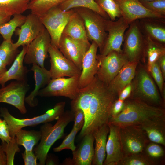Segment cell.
<instances>
[{
  "instance_id": "21",
  "label": "cell",
  "mask_w": 165,
  "mask_h": 165,
  "mask_svg": "<svg viewBox=\"0 0 165 165\" xmlns=\"http://www.w3.org/2000/svg\"><path fill=\"white\" fill-rule=\"evenodd\" d=\"M109 135L106 145V156L103 165H117L124 156L117 126L108 124Z\"/></svg>"
},
{
  "instance_id": "37",
  "label": "cell",
  "mask_w": 165,
  "mask_h": 165,
  "mask_svg": "<svg viewBox=\"0 0 165 165\" xmlns=\"http://www.w3.org/2000/svg\"><path fill=\"white\" fill-rule=\"evenodd\" d=\"M155 164L143 153L124 156L117 165H154Z\"/></svg>"
},
{
  "instance_id": "1",
  "label": "cell",
  "mask_w": 165,
  "mask_h": 165,
  "mask_svg": "<svg viewBox=\"0 0 165 165\" xmlns=\"http://www.w3.org/2000/svg\"><path fill=\"white\" fill-rule=\"evenodd\" d=\"M117 98V96L96 75L90 84L79 89L71 105V111L80 109L84 114V123L79 134L80 138L108 124L112 105Z\"/></svg>"
},
{
  "instance_id": "51",
  "label": "cell",
  "mask_w": 165,
  "mask_h": 165,
  "mask_svg": "<svg viewBox=\"0 0 165 165\" xmlns=\"http://www.w3.org/2000/svg\"><path fill=\"white\" fill-rule=\"evenodd\" d=\"M6 66V65L4 63L0 58V78L1 77L7 70Z\"/></svg>"
},
{
  "instance_id": "38",
  "label": "cell",
  "mask_w": 165,
  "mask_h": 165,
  "mask_svg": "<svg viewBox=\"0 0 165 165\" xmlns=\"http://www.w3.org/2000/svg\"><path fill=\"white\" fill-rule=\"evenodd\" d=\"M161 145L149 141L146 146L143 153L156 165L157 161L164 155V151Z\"/></svg>"
},
{
  "instance_id": "36",
  "label": "cell",
  "mask_w": 165,
  "mask_h": 165,
  "mask_svg": "<svg viewBox=\"0 0 165 165\" xmlns=\"http://www.w3.org/2000/svg\"><path fill=\"white\" fill-rule=\"evenodd\" d=\"M100 8L105 12L111 20L121 16L118 4L115 0H94Z\"/></svg>"
},
{
  "instance_id": "45",
  "label": "cell",
  "mask_w": 165,
  "mask_h": 165,
  "mask_svg": "<svg viewBox=\"0 0 165 165\" xmlns=\"http://www.w3.org/2000/svg\"><path fill=\"white\" fill-rule=\"evenodd\" d=\"M124 106V101L117 98L112 103L110 109V117L118 115L122 111Z\"/></svg>"
},
{
  "instance_id": "7",
  "label": "cell",
  "mask_w": 165,
  "mask_h": 165,
  "mask_svg": "<svg viewBox=\"0 0 165 165\" xmlns=\"http://www.w3.org/2000/svg\"><path fill=\"white\" fill-rule=\"evenodd\" d=\"M134 88L132 98L149 105L163 107V102L148 72L144 68L138 72Z\"/></svg>"
},
{
  "instance_id": "41",
  "label": "cell",
  "mask_w": 165,
  "mask_h": 165,
  "mask_svg": "<svg viewBox=\"0 0 165 165\" xmlns=\"http://www.w3.org/2000/svg\"><path fill=\"white\" fill-rule=\"evenodd\" d=\"M139 1L148 9L154 13L165 16V0Z\"/></svg>"
},
{
  "instance_id": "47",
  "label": "cell",
  "mask_w": 165,
  "mask_h": 165,
  "mask_svg": "<svg viewBox=\"0 0 165 165\" xmlns=\"http://www.w3.org/2000/svg\"><path fill=\"white\" fill-rule=\"evenodd\" d=\"M133 88L132 84L131 83L126 86L120 92L118 95V98L124 101L130 96Z\"/></svg>"
},
{
  "instance_id": "11",
  "label": "cell",
  "mask_w": 165,
  "mask_h": 165,
  "mask_svg": "<svg viewBox=\"0 0 165 165\" xmlns=\"http://www.w3.org/2000/svg\"><path fill=\"white\" fill-rule=\"evenodd\" d=\"M124 36L123 53L130 62H138L143 52L145 36L140 29L139 20L129 24Z\"/></svg>"
},
{
  "instance_id": "3",
  "label": "cell",
  "mask_w": 165,
  "mask_h": 165,
  "mask_svg": "<svg viewBox=\"0 0 165 165\" xmlns=\"http://www.w3.org/2000/svg\"><path fill=\"white\" fill-rule=\"evenodd\" d=\"M74 115L72 111L64 112L57 119L55 124L47 123L42 125L40 131V141L35 148L34 152L39 160V165H44L48 152L53 144L63 135L67 126L74 120Z\"/></svg>"
},
{
  "instance_id": "14",
  "label": "cell",
  "mask_w": 165,
  "mask_h": 165,
  "mask_svg": "<svg viewBox=\"0 0 165 165\" xmlns=\"http://www.w3.org/2000/svg\"><path fill=\"white\" fill-rule=\"evenodd\" d=\"M29 88L27 82L13 81L0 88V103L9 104L22 114L26 113L25 96Z\"/></svg>"
},
{
  "instance_id": "27",
  "label": "cell",
  "mask_w": 165,
  "mask_h": 165,
  "mask_svg": "<svg viewBox=\"0 0 165 165\" xmlns=\"http://www.w3.org/2000/svg\"><path fill=\"white\" fill-rule=\"evenodd\" d=\"M109 132V128L107 124L103 125L93 132L95 146L92 165H103L106 156V145Z\"/></svg>"
},
{
  "instance_id": "9",
  "label": "cell",
  "mask_w": 165,
  "mask_h": 165,
  "mask_svg": "<svg viewBox=\"0 0 165 165\" xmlns=\"http://www.w3.org/2000/svg\"><path fill=\"white\" fill-rule=\"evenodd\" d=\"M124 156L143 152L149 141L143 131L137 126L119 127Z\"/></svg>"
},
{
  "instance_id": "24",
  "label": "cell",
  "mask_w": 165,
  "mask_h": 165,
  "mask_svg": "<svg viewBox=\"0 0 165 165\" xmlns=\"http://www.w3.org/2000/svg\"><path fill=\"white\" fill-rule=\"evenodd\" d=\"M164 19L147 18L139 20L140 28L144 35L163 45L165 43Z\"/></svg>"
},
{
  "instance_id": "10",
  "label": "cell",
  "mask_w": 165,
  "mask_h": 165,
  "mask_svg": "<svg viewBox=\"0 0 165 165\" xmlns=\"http://www.w3.org/2000/svg\"><path fill=\"white\" fill-rule=\"evenodd\" d=\"M79 76L51 79L46 87L40 90L38 96L41 97L62 96L72 100L75 98L79 89Z\"/></svg>"
},
{
  "instance_id": "44",
  "label": "cell",
  "mask_w": 165,
  "mask_h": 165,
  "mask_svg": "<svg viewBox=\"0 0 165 165\" xmlns=\"http://www.w3.org/2000/svg\"><path fill=\"white\" fill-rule=\"evenodd\" d=\"M8 126L3 119L0 122V139L2 142H9L11 140Z\"/></svg>"
},
{
  "instance_id": "2",
  "label": "cell",
  "mask_w": 165,
  "mask_h": 165,
  "mask_svg": "<svg viewBox=\"0 0 165 165\" xmlns=\"http://www.w3.org/2000/svg\"><path fill=\"white\" fill-rule=\"evenodd\" d=\"M163 116H165L163 108L130 98L124 101V106L122 111L116 116L110 117L108 124L119 127L137 126L153 118Z\"/></svg>"
},
{
  "instance_id": "4",
  "label": "cell",
  "mask_w": 165,
  "mask_h": 165,
  "mask_svg": "<svg viewBox=\"0 0 165 165\" xmlns=\"http://www.w3.org/2000/svg\"><path fill=\"white\" fill-rule=\"evenodd\" d=\"M65 102L56 103L53 108L44 114L31 118L20 119L13 116L5 107L0 108V116L7 123L11 137H15L16 132L23 128L49 123L58 119L64 112Z\"/></svg>"
},
{
  "instance_id": "16",
  "label": "cell",
  "mask_w": 165,
  "mask_h": 165,
  "mask_svg": "<svg viewBox=\"0 0 165 165\" xmlns=\"http://www.w3.org/2000/svg\"><path fill=\"white\" fill-rule=\"evenodd\" d=\"M90 45V42L76 40L62 34L58 49L66 58L81 71L82 59Z\"/></svg>"
},
{
  "instance_id": "43",
  "label": "cell",
  "mask_w": 165,
  "mask_h": 165,
  "mask_svg": "<svg viewBox=\"0 0 165 165\" xmlns=\"http://www.w3.org/2000/svg\"><path fill=\"white\" fill-rule=\"evenodd\" d=\"M72 111L73 112L74 115V124L73 128L78 129L80 130L84 123V113L80 109H77Z\"/></svg>"
},
{
  "instance_id": "48",
  "label": "cell",
  "mask_w": 165,
  "mask_h": 165,
  "mask_svg": "<svg viewBox=\"0 0 165 165\" xmlns=\"http://www.w3.org/2000/svg\"><path fill=\"white\" fill-rule=\"evenodd\" d=\"M159 63L164 79L165 78V54L161 56L158 59Z\"/></svg>"
},
{
  "instance_id": "22",
  "label": "cell",
  "mask_w": 165,
  "mask_h": 165,
  "mask_svg": "<svg viewBox=\"0 0 165 165\" xmlns=\"http://www.w3.org/2000/svg\"><path fill=\"white\" fill-rule=\"evenodd\" d=\"M149 141L165 146V116L156 117L137 126Z\"/></svg>"
},
{
  "instance_id": "15",
  "label": "cell",
  "mask_w": 165,
  "mask_h": 165,
  "mask_svg": "<svg viewBox=\"0 0 165 165\" xmlns=\"http://www.w3.org/2000/svg\"><path fill=\"white\" fill-rule=\"evenodd\" d=\"M48 53L50 57L51 67L49 71L51 79L80 75L81 71L56 47L51 44Z\"/></svg>"
},
{
  "instance_id": "33",
  "label": "cell",
  "mask_w": 165,
  "mask_h": 165,
  "mask_svg": "<svg viewBox=\"0 0 165 165\" xmlns=\"http://www.w3.org/2000/svg\"><path fill=\"white\" fill-rule=\"evenodd\" d=\"M26 16L17 14L0 27V34L4 40L12 41L11 38L14 32L18 27H20L25 22Z\"/></svg>"
},
{
  "instance_id": "39",
  "label": "cell",
  "mask_w": 165,
  "mask_h": 165,
  "mask_svg": "<svg viewBox=\"0 0 165 165\" xmlns=\"http://www.w3.org/2000/svg\"><path fill=\"white\" fill-rule=\"evenodd\" d=\"M1 145L6 156V165H14L15 155L16 152H20V150L15 137L12 138L8 143L2 142Z\"/></svg>"
},
{
  "instance_id": "50",
  "label": "cell",
  "mask_w": 165,
  "mask_h": 165,
  "mask_svg": "<svg viewBox=\"0 0 165 165\" xmlns=\"http://www.w3.org/2000/svg\"><path fill=\"white\" fill-rule=\"evenodd\" d=\"M7 158L2 147L0 145V165H6Z\"/></svg>"
},
{
  "instance_id": "40",
  "label": "cell",
  "mask_w": 165,
  "mask_h": 165,
  "mask_svg": "<svg viewBox=\"0 0 165 165\" xmlns=\"http://www.w3.org/2000/svg\"><path fill=\"white\" fill-rule=\"evenodd\" d=\"M80 130L78 129L73 128L70 133L65 137L61 145L53 148V151L58 152L64 149H69L72 152L74 151L76 148L75 144V138L78 132Z\"/></svg>"
},
{
  "instance_id": "6",
  "label": "cell",
  "mask_w": 165,
  "mask_h": 165,
  "mask_svg": "<svg viewBox=\"0 0 165 165\" xmlns=\"http://www.w3.org/2000/svg\"><path fill=\"white\" fill-rule=\"evenodd\" d=\"M74 12V9L64 11L57 6L52 8L39 17L50 35L51 44L58 49L59 40L64 28Z\"/></svg>"
},
{
  "instance_id": "32",
  "label": "cell",
  "mask_w": 165,
  "mask_h": 165,
  "mask_svg": "<svg viewBox=\"0 0 165 165\" xmlns=\"http://www.w3.org/2000/svg\"><path fill=\"white\" fill-rule=\"evenodd\" d=\"M30 0H0V12L12 16L28 10Z\"/></svg>"
},
{
  "instance_id": "26",
  "label": "cell",
  "mask_w": 165,
  "mask_h": 165,
  "mask_svg": "<svg viewBox=\"0 0 165 165\" xmlns=\"http://www.w3.org/2000/svg\"><path fill=\"white\" fill-rule=\"evenodd\" d=\"M31 70L34 73L35 87L29 95L25 97V102L30 107H33L38 104L35 98L39 91L49 83L51 78L49 70L45 67L42 68L37 65L33 64Z\"/></svg>"
},
{
  "instance_id": "19",
  "label": "cell",
  "mask_w": 165,
  "mask_h": 165,
  "mask_svg": "<svg viewBox=\"0 0 165 165\" xmlns=\"http://www.w3.org/2000/svg\"><path fill=\"white\" fill-rule=\"evenodd\" d=\"M98 46L93 41L82 61V69L79 77V86L82 88L90 84L96 75L98 69L97 51Z\"/></svg>"
},
{
  "instance_id": "12",
  "label": "cell",
  "mask_w": 165,
  "mask_h": 165,
  "mask_svg": "<svg viewBox=\"0 0 165 165\" xmlns=\"http://www.w3.org/2000/svg\"><path fill=\"white\" fill-rule=\"evenodd\" d=\"M129 25L122 16L116 20H106L105 30L108 35L100 54L105 56L113 51L122 52L121 47Z\"/></svg>"
},
{
  "instance_id": "52",
  "label": "cell",
  "mask_w": 165,
  "mask_h": 165,
  "mask_svg": "<svg viewBox=\"0 0 165 165\" xmlns=\"http://www.w3.org/2000/svg\"><path fill=\"white\" fill-rule=\"evenodd\" d=\"M56 162L52 157L47 155L45 162L46 165H55L56 163Z\"/></svg>"
},
{
  "instance_id": "18",
  "label": "cell",
  "mask_w": 165,
  "mask_h": 165,
  "mask_svg": "<svg viewBox=\"0 0 165 165\" xmlns=\"http://www.w3.org/2000/svg\"><path fill=\"white\" fill-rule=\"evenodd\" d=\"M20 28L16 30L18 39L13 43L16 48L21 46L28 45L45 29L39 17L31 13L26 16L25 22Z\"/></svg>"
},
{
  "instance_id": "54",
  "label": "cell",
  "mask_w": 165,
  "mask_h": 165,
  "mask_svg": "<svg viewBox=\"0 0 165 165\" xmlns=\"http://www.w3.org/2000/svg\"><path fill=\"white\" fill-rule=\"evenodd\" d=\"M2 120V119H1L0 118V122Z\"/></svg>"
},
{
  "instance_id": "30",
  "label": "cell",
  "mask_w": 165,
  "mask_h": 165,
  "mask_svg": "<svg viewBox=\"0 0 165 165\" xmlns=\"http://www.w3.org/2000/svg\"><path fill=\"white\" fill-rule=\"evenodd\" d=\"M58 6L64 11L79 7L88 9L105 19L110 20L107 13L100 8L94 0H66Z\"/></svg>"
},
{
  "instance_id": "8",
  "label": "cell",
  "mask_w": 165,
  "mask_h": 165,
  "mask_svg": "<svg viewBox=\"0 0 165 165\" xmlns=\"http://www.w3.org/2000/svg\"><path fill=\"white\" fill-rule=\"evenodd\" d=\"M98 69L96 75L98 79L108 85L117 75L128 61L123 52H111L105 56L97 55Z\"/></svg>"
},
{
  "instance_id": "29",
  "label": "cell",
  "mask_w": 165,
  "mask_h": 165,
  "mask_svg": "<svg viewBox=\"0 0 165 165\" xmlns=\"http://www.w3.org/2000/svg\"><path fill=\"white\" fill-rule=\"evenodd\" d=\"M145 36L143 53L147 59V71L149 72L152 64L165 54L163 45L154 41L148 36Z\"/></svg>"
},
{
  "instance_id": "53",
  "label": "cell",
  "mask_w": 165,
  "mask_h": 165,
  "mask_svg": "<svg viewBox=\"0 0 165 165\" xmlns=\"http://www.w3.org/2000/svg\"><path fill=\"white\" fill-rule=\"evenodd\" d=\"M139 1H152L154 0H139Z\"/></svg>"
},
{
  "instance_id": "49",
  "label": "cell",
  "mask_w": 165,
  "mask_h": 165,
  "mask_svg": "<svg viewBox=\"0 0 165 165\" xmlns=\"http://www.w3.org/2000/svg\"><path fill=\"white\" fill-rule=\"evenodd\" d=\"M11 16L8 15L6 13L0 12V27L4 24L9 21Z\"/></svg>"
},
{
  "instance_id": "42",
  "label": "cell",
  "mask_w": 165,
  "mask_h": 165,
  "mask_svg": "<svg viewBox=\"0 0 165 165\" xmlns=\"http://www.w3.org/2000/svg\"><path fill=\"white\" fill-rule=\"evenodd\" d=\"M149 72L151 73L162 94L164 102L165 100V95L163 90L164 78L157 61L152 64Z\"/></svg>"
},
{
  "instance_id": "28",
  "label": "cell",
  "mask_w": 165,
  "mask_h": 165,
  "mask_svg": "<svg viewBox=\"0 0 165 165\" xmlns=\"http://www.w3.org/2000/svg\"><path fill=\"white\" fill-rule=\"evenodd\" d=\"M74 10V12L70 16L62 34L76 40L90 42L87 36L83 20Z\"/></svg>"
},
{
  "instance_id": "25",
  "label": "cell",
  "mask_w": 165,
  "mask_h": 165,
  "mask_svg": "<svg viewBox=\"0 0 165 165\" xmlns=\"http://www.w3.org/2000/svg\"><path fill=\"white\" fill-rule=\"evenodd\" d=\"M138 62H128L121 68L117 75L107 85L109 90L118 96L126 86L131 82L135 75Z\"/></svg>"
},
{
  "instance_id": "5",
  "label": "cell",
  "mask_w": 165,
  "mask_h": 165,
  "mask_svg": "<svg viewBox=\"0 0 165 165\" xmlns=\"http://www.w3.org/2000/svg\"><path fill=\"white\" fill-rule=\"evenodd\" d=\"M74 9L83 20L88 40L96 43L101 52L108 35L105 30L107 19L88 9L79 7Z\"/></svg>"
},
{
  "instance_id": "34",
  "label": "cell",
  "mask_w": 165,
  "mask_h": 165,
  "mask_svg": "<svg viewBox=\"0 0 165 165\" xmlns=\"http://www.w3.org/2000/svg\"><path fill=\"white\" fill-rule=\"evenodd\" d=\"M66 0H30L28 9L38 17L52 8L59 6Z\"/></svg>"
},
{
  "instance_id": "35",
  "label": "cell",
  "mask_w": 165,
  "mask_h": 165,
  "mask_svg": "<svg viewBox=\"0 0 165 165\" xmlns=\"http://www.w3.org/2000/svg\"><path fill=\"white\" fill-rule=\"evenodd\" d=\"M20 52L12 41L3 40L0 45V58L6 66L13 62Z\"/></svg>"
},
{
  "instance_id": "13",
  "label": "cell",
  "mask_w": 165,
  "mask_h": 165,
  "mask_svg": "<svg viewBox=\"0 0 165 165\" xmlns=\"http://www.w3.org/2000/svg\"><path fill=\"white\" fill-rule=\"evenodd\" d=\"M50 35L45 28L27 46L24 62L36 64L44 68V62L48 57V50L51 44Z\"/></svg>"
},
{
  "instance_id": "31",
  "label": "cell",
  "mask_w": 165,
  "mask_h": 165,
  "mask_svg": "<svg viewBox=\"0 0 165 165\" xmlns=\"http://www.w3.org/2000/svg\"><path fill=\"white\" fill-rule=\"evenodd\" d=\"M15 137L18 145L23 146L26 151H32L40 140L41 133L40 131L27 130L21 129L16 132Z\"/></svg>"
},
{
  "instance_id": "23",
  "label": "cell",
  "mask_w": 165,
  "mask_h": 165,
  "mask_svg": "<svg viewBox=\"0 0 165 165\" xmlns=\"http://www.w3.org/2000/svg\"><path fill=\"white\" fill-rule=\"evenodd\" d=\"M27 50V46H23L22 50L17 55L9 70L0 78V85L5 86L8 81L12 80L27 82L28 72L27 67L24 65V60Z\"/></svg>"
},
{
  "instance_id": "17",
  "label": "cell",
  "mask_w": 165,
  "mask_h": 165,
  "mask_svg": "<svg viewBox=\"0 0 165 165\" xmlns=\"http://www.w3.org/2000/svg\"><path fill=\"white\" fill-rule=\"evenodd\" d=\"M115 0L119 6L121 16L129 24L136 20L145 18H165V16L146 8L139 0Z\"/></svg>"
},
{
  "instance_id": "46",
  "label": "cell",
  "mask_w": 165,
  "mask_h": 165,
  "mask_svg": "<svg viewBox=\"0 0 165 165\" xmlns=\"http://www.w3.org/2000/svg\"><path fill=\"white\" fill-rule=\"evenodd\" d=\"M22 157L25 165H37V158L34 152L32 151L25 150L22 153Z\"/></svg>"
},
{
  "instance_id": "20",
  "label": "cell",
  "mask_w": 165,
  "mask_h": 165,
  "mask_svg": "<svg viewBox=\"0 0 165 165\" xmlns=\"http://www.w3.org/2000/svg\"><path fill=\"white\" fill-rule=\"evenodd\" d=\"M77 148L72 152V159L65 160V164L73 165H91L94 158V138L93 133L85 135Z\"/></svg>"
}]
</instances>
